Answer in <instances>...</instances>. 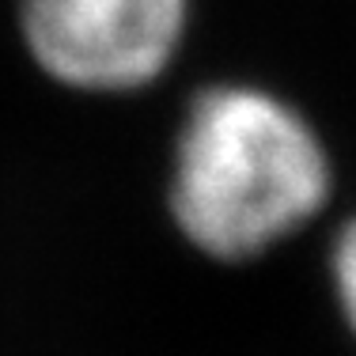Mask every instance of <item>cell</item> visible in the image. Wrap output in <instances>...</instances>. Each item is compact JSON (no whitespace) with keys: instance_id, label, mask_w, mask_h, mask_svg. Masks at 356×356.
Returning <instances> with one entry per match:
<instances>
[{"instance_id":"obj_1","label":"cell","mask_w":356,"mask_h":356,"mask_svg":"<svg viewBox=\"0 0 356 356\" xmlns=\"http://www.w3.org/2000/svg\"><path fill=\"white\" fill-rule=\"evenodd\" d=\"M330 163L311 125L254 88H209L186 114L171 213L213 258H254L322 209Z\"/></svg>"},{"instance_id":"obj_2","label":"cell","mask_w":356,"mask_h":356,"mask_svg":"<svg viewBox=\"0 0 356 356\" xmlns=\"http://www.w3.org/2000/svg\"><path fill=\"white\" fill-rule=\"evenodd\" d=\"M186 0H27L23 35L54 80L88 91L144 88L167 69Z\"/></svg>"},{"instance_id":"obj_3","label":"cell","mask_w":356,"mask_h":356,"mask_svg":"<svg viewBox=\"0 0 356 356\" xmlns=\"http://www.w3.org/2000/svg\"><path fill=\"white\" fill-rule=\"evenodd\" d=\"M334 284H337V300L341 311L349 318V326L356 330V220L345 224V232L337 235L334 247Z\"/></svg>"}]
</instances>
